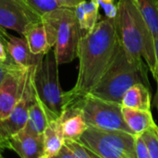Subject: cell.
Here are the masks:
<instances>
[{"mask_svg":"<svg viewBox=\"0 0 158 158\" xmlns=\"http://www.w3.org/2000/svg\"><path fill=\"white\" fill-rule=\"evenodd\" d=\"M136 135L122 131H107L88 127L79 141L97 157L136 158Z\"/></svg>","mask_w":158,"mask_h":158,"instance_id":"obj_6","label":"cell"},{"mask_svg":"<svg viewBox=\"0 0 158 158\" xmlns=\"http://www.w3.org/2000/svg\"><path fill=\"white\" fill-rule=\"evenodd\" d=\"M122 115L127 126L135 135H141L156 125L151 110L122 107Z\"/></svg>","mask_w":158,"mask_h":158,"instance_id":"obj_17","label":"cell"},{"mask_svg":"<svg viewBox=\"0 0 158 158\" xmlns=\"http://www.w3.org/2000/svg\"><path fill=\"white\" fill-rule=\"evenodd\" d=\"M5 46L13 62L19 67L31 68V66H35L42 56L33 55L31 52L24 37H17L6 33Z\"/></svg>","mask_w":158,"mask_h":158,"instance_id":"obj_12","label":"cell"},{"mask_svg":"<svg viewBox=\"0 0 158 158\" xmlns=\"http://www.w3.org/2000/svg\"><path fill=\"white\" fill-rule=\"evenodd\" d=\"M156 94H155V98H154V101H153V105L157 109L158 112V78L156 79Z\"/></svg>","mask_w":158,"mask_h":158,"instance_id":"obj_30","label":"cell"},{"mask_svg":"<svg viewBox=\"0 0 158 158\" xmlns=\"http://www.w3.org/2000/svg\"><path fill=\"white\" fill-rule=\"evenodd\" d=\"M155 50H156V65H157L158 70V38H155ZM157 78H156V79H157ZM155 80H156V79H155Z\"/></svg>","mask_w":158,"mask_h":158,"instance_id":"obj_32","label":"cell"},{"mask_svg":"<svg viewBox=\"0 0 158 158\" xmlns=\"http://www.w3.org/2000/svg\"><path fill=\"white\" fill-rule=\"evenodd\" d=\"M60 118L64 139L79 140L88 128L81 109L75 104L66 105Z\"/></svg>","mask_w":158,"mask_h":158,"instance_id":"obj_13","label":"cell"},{"mask_svg":"<svg viewBox=\"0 0 158 158\" xmlns=\"http://www.w3.org/2000/svg\"><path fill=\"white\" fill-rule=\"evenodd\" d=\"M30 69L19 67L15 63L9 66L0 83V119L9 115L22 96Z\"/></svg>","mask_w":158,"mask_h":158,"instance_id":"obj_8","label":"cell"},{"mask_svg":"<svg viewBox=\"0 0 158 158\" xmlns=\"http://www.w3.org/2000/svg\"><path fill=\"white\" fill-rule=\"evenodd\" d=\"M47 30L48 39L54 47L58 65L77 58L78 45L82 31L77 20L74 7L59 6L42 17Z\"/></svg>","mask_w":158,"mask_h":158,"instance_id":"obj_4","label":"cell"},{"mask_svg":"<svg viewBox=\"0 0 158 158\" xmlns=\"http://www.w3.org/2000/svg\"><path fill=\"white\" fill-rule=\"evenodd\" d=\"M64 144L69 149L73 158H98L90 149L84 146L79 140L64 139Z\"/></svg>","mask_w":158,"mask_h":158,"instance_id":"obj_23","label":"cell"},{"mask_svg":"<svg viewBox=\"0 0 158 158\" xmlns=\"http://www.w3.org/2000/svg\"><path fill=\"white\" fill-rule=\"evenodd\" d=\"M43 135L44 151L42 158L56 157L64 144V135L60 117L48 122Z\"/></svg>","mask_w":158,"mask_h":158,"instance_id":"obj_15","label":"cell"},{"mask_svg":"<svg viewBox=\"0 0 158 158\" xmlns=\"http://www.w3.org/2000/svg\"><path fill=\"white\" fill-rule=\"evenodd\" d=\"M117 7L114 27L118 42L132 59L145 62L154 79H156L155 37L147 23L133 0H118Z\"/></svg>","mask_w":158,"mask_h":158,"instance_id":"obj_2","label":"cell"},{"mask_svg":"<svg viewBox=\"0 0 158 158\" xmlns=\"http://www.w3.org/2000/svg\"><path fill=\"white\" fill-rule=\"evenodd\" d=\"M59 6L64 7H75L78 4L82 2L83 0H55Z\"/></svg>","mask_w":158,"mask_h":158,"instance_id":"obj_26","label":"cell"},{"mask_svg":"<svg viewBox=\"0 0 158 158\" xmlns=\"http://www.w3.org/2000/svg\"><path fill=\"white\" fill-rule=\"evenodd\" d=\"M151 102L152 99L150 87L139 82L132 85L125 92L120 104L122 107L141 110H151Z\"/></svg>","mask_w":158,"mask_h":158,"instance_id":"obj_16","label":"cell"},{"mask_svg":"<svg viewBox=\"0 0 158 158\" xmlns=\"http://www.w3.org/2000/svg\"><path fill=\"white\" fill-rule=\"evenodd\" d=\"M4 148L14 151L21 158H42L44 135L35 133L24 126L7 139Z\"/></svg>","mask_w":158,"mask_h":158,"instance_id":"obj_11","label":"cell"},{"mask_svg":"<svg viewBox=\"0 0 158 158\" xmlns=\"http://www.w3.org/2000/svg\"><path fill=\"white\" fill-rule=\"evenodd\" d=\"M48 122V116L35 94L29 109L28 119L25 126L35 133L44 134Z\"/></svg>","mask_w":158,"mask_h":158,"instance_id":"obj_19","label":"cell"},{"mask_svg":"<svg viewBox=\"0 0 158 158\" xmlns=\"http://www.w3.org/2000/svg\"><path fill=\"white\" fill-rule=\"evenodd\" d=\"M41 19L29 12L19 0H0V27L23 34L28 25Z\"/></svg>","mask_w":158,"mask_h":158,"instance_id":"obj_10","label":"cell"},{"mask_svg":"<svg viewBox=\"0 0 158 158\" xmlns=\"http://www.w3.org/2000/svg\"><path fill=\"white\" fill-rule=\"evenodd\" d=\"M11 64H13V63H6V64H1L0 65V83H1L5 74L6 73V71H7V69H8V68H9V66Z\"/></svg>","mask_w":158,"mask_h":158,"instance_id":"obj_29","label":"cell"},{"mask_svg":"<svg viewBox=\"0 0 158 158\" xmlns=\"http://www.w3.org/2000/svg\"><path fill=\"white\" fill-rule=\"evenodd\" d=\"M146 143L150 158H158V126L156 124L141 134Z\"/></svg>","mask_w":158,"mask_h":158,"instance_id":"obj_22","label":"cell"},{"mask_svg":"<svg viewBox=\"0 0 158 158\" xmlns=\"http://www.w3.org/2000/svg\"><path fill=\"white\" fill-rule=\"evenodd\" d=\"M99 5L94 0H83L74 7L82 34L91 31L99 20Z\"/></svg>","mask_w":158,"mask_h":158,"instance_id":"obj_18","label":"cell"},{"mask_svg":"<svg viewBox=\"0 0 158 158\" xmlns=\"http://www.w3.org/2000/svg\"><path fill=\"white\" fill-rule=\"evenodd\" d=\"M0 60H2V61H11V62H13V60L11 59V57H10L9 56H7L6 46H5L4 43H3L1 40H0Z\"/></svg>","mask_w":158,"mask_h":158,"instance_id":"obj_28","label":"cell"},{"mask_svg":"<svg viewBox=\"0 0 158 158\" xmlns=\"http://www.w3.org/2000/svg\"><path fill=\"white\" fill-rule=\"evenodd\" d=\"M19 2L32 15L42 19V17L59 7L55 0H19Z\"/></svg>","mask_w":158,"mask_h":158,"instance_id":"obj_21","label":"cell"},{"mask_svg":"<svg viewBox=\"0 0 158 158\" xmlns=\"http://www.w3.org/2000/svg\"><path fill=\"white\" fill-rule=\"evenodd\" d=\"M32 85L49 121L58 118L65 107V95L58 75V63L54 49L42 55L32 68Z\"/></svg>","mask_w":158,"mask_h":158,"instance_id":"obj_5","label":"cell"},{"mask_svg":"<svg viewBox=\"0 0 158 158\" xmlns=\"http://www.w3.org/2000/svg\"><path fill=\"white\" fill-rule=\"evenodd\" d=\"M6 63H14V62H11V61H2V60H0V65L1 64H6Z\"/></svg>","mask_w":158,"mask_h":158,"instance_id":"obj_33","label":"cell"},{"mask_svg":"<svg viewBox=\"0 0 158 158\" xmlns=\"http://www.w3.org/2000/svg\"><path fill=\"white\" fill-rule=\"evenodd\" d=\"M117 44L114 19L98 20L94 28L81 35L77 57L79 72L74 87L64 93L65 103L76 101L90 94L106 70Z\"/></svg>","mask_w":158,"mask_h":158,"instance_id":"obj_1","label":"cell"},{"mask_svg":"<svg viewBox=\"0 0 158 158\" xmlns=\"http://www.w3.org/2000/svg\"><path fill=\"white\" fill-rule=\"evenodd\" d=\"M6 33H7V32H6V29H4V28L0 27V40L4 43V44H5V41H6Z\"/></svg>","mask_w":158,"mask_h":158,"instance_id":"obj_31","label":"cell"},{"mask_svg":"<svg viewBox=\"0 0 158 158\" xmlns=\"http://www.w3.org/2000/svg\"><path fill=\"white\" fill-rule=\"evenodd\" d=\"M56 157L57 158H73V155L71 154V152L69 151V149L65 145L63 144L61 149L59 150L58 154L56 155Z\"/></svg>","mask_w":158,"mask_h":158,"instance_id":"obj_27","label":"cell"},{"mask_svg":"<svg viewBox=\"0 0 158 158\" xmlns=\"http://www.w3.org/2000/svg\"><path fill=\"white\" fill-rule=\"evenodd\" d=\"M99 6L104 10L105 16L108 19H114L117 15V3L116 0H94Z\"/></svg>","mask_w":158,"mask_h":158,"instance_id":"obj_24","label":"cell"},{"mask_svg":"<svg viewBox=\"0 0 158 158\" xmlns=\"http://www.w3.org/2000/svg\"><path fill=\"white\" fill-rule=\"evenodd\" d=\"M22 36L25 38L31 52L33 55H44L52 49L47 30L42 19L31 22L24 31Z\"/></svg>","mask_w":158,"mask_h":158,"instance_id":"obj_14","label":"cell"},{"mask_svg":"<svg viewBox=\"0 0 158 158\" xmlns=\"http://www.w3.org/2000/svg\"><path fill=\"white\" fill-rule=\"evenodd\" d=\"M147 72L146 63L132 59L117 40L112 59L90 94L120 104L123 94L132 85L141 82L150 87Z\"/></svg>","mask_w":158,"mask_h":158,"instance_id":"obj_3","label":"cell"},{"mask_svg":"<svg viewBox=\"0 0 158 158\" xmlns=\"http://www.w3.org/2000/svg\"><path fill=\"white\" fill-rule=\"evenodd\" d=\"M134 150H135L136 158H150L146 143H144L141 135H136L135 137Z\"/></svg>","mask_w":158,"mask_h":158,"instance_id":"obj_25","label":"cell"},{"mask_svg":"<svg viewBox=\"0 0 158 158\" xmlns=\"http://www.w3.org/2000/svg\"><path fill=\"white\" fill-rule=\"evenodd\" d=\"M0 157H1V155H0Z\"/></svg>","mask_w":158,"mask_h":158,"instance_id":"obj_34","label":"cell"},{"mask_svg":"<svg viewBox=\"0 0 158 158\" xmlns=\"http://www.w3.org/2000/svg\"><path fill=\"white\" fill-rule=\"evenodd\" d=\"M69 104H75L79 106L88 127L133 133L124 120L122 106L119 103L105 100L88 94L79 100L66 105Z\"/></svg>","mask_w":158,"mask_h":158,"instance_id":"obj_7","label":"cell"},{"mask_svg":"<svg viewBox=\"0 0 158 158\" xmlns=\"http://www.w3.org/2000/svg\"><path fill=\"white\" fill-rule=\"evenodd\" d=\"M33 67L30 69L28 81L19 101L6 118L0 119V148H4L7 139L24 128L27 123L29 109L35 94L31 78Z\"/></svg>","mask_w":158,"mask_h":158,"instance_id":"obj_9","label":"cell"},{"mask_svg":"<svg viewBox=\"0 0 158 158\" xmlns=\"http://www.w3.org/2000/svg\"><path fill=\"white\" fill-rule=\"evenodd\" d=\"M152 34L158 38V0H133Z\"/></svg>","mask_w":158,"mask_h":158,"instance_id":"obj_20","label":"cell"}]
</instances>
